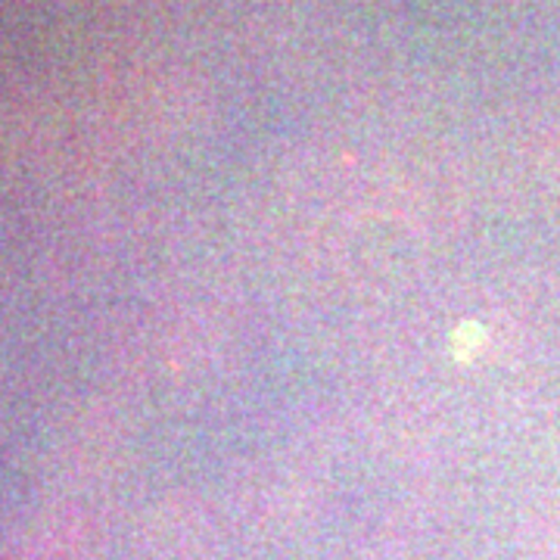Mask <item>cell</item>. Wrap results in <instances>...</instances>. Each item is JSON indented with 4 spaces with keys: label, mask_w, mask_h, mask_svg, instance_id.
<instances>
[{
    "label": "cell",
    "mask_w": 560,
    "mask_h": 560,
    "mask_svg": "<svg viewBox=\"0 0 560 560\" xmlns=\"http://www.w3.org/2000/svg\"><path fill=\"white\" fill-rule=\"evenodd\" d=\"M486 340H489V330L480 320H460L452 330V359L460 361V364L477 361V355L486 349Z\"/></svg>",
    "instance_id": "6da1fadb"
}]
</instances>
